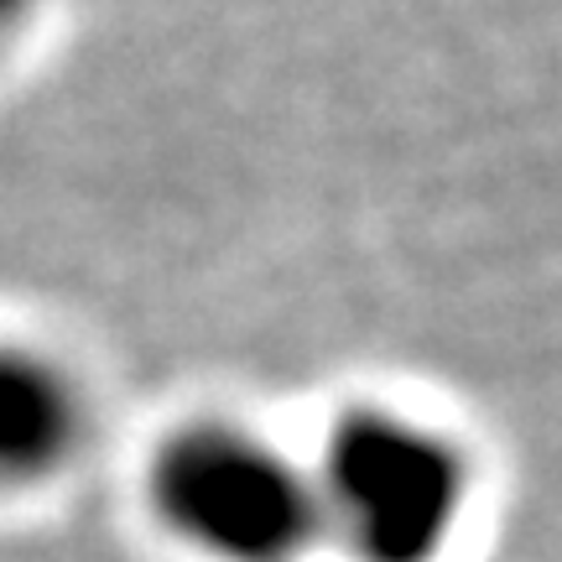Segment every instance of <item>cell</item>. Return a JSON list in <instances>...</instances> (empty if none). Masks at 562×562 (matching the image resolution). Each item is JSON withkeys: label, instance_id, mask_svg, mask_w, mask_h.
<instances>
[{"label": "cell", "instance_id": "3", "mask_svg": "<svg viewBox=\"0 0 562 562\" xmlns=\"http://www.w3.org/2000/svg\"><path fill=\"white\" fill-rule=\"evenodd\" d=\"M89 406L53 355L0 339V490H32L63 474L83 442Z\"/></svg>", "mask_w": 562, "mask_h": 562}, {"label": "cell", "instance_id": "2", "mask_svg": "<svg viewBox=\"0 0 562 562\" xmlns=\"http://www.w3.org/2000/svg\"><path fill=\"white\" fill-rule=\"evenodd\" d=\"M313 469L323 542L355 562H438L474 495L469 453L438 422L391 406H349L328 427Z\"/></svg>", "mask_w": 562, "mask_h": 562}, {"label": "cell", "instance_id": "4", "mask_svg": "<svg viewBox=\"0 0 562 562\" xmlns=\"http://www.w3.org/2000/svg\"><path fill=\"white\" fill-rule=\"evenodd\" d=\"M37 5L42 0H0V47H11V42L21 37V26L32 21Z\"/></svg>", "mask_w": 562, "mask_h": 562}, {"label": "cell", "instance_id": "1", "mask_svg": "<svg viewBox=\"0 0 562 562\" xmlns=\"http://www.w3.org/2000/svg\"><path fill=\"white\" fill-rule=\"evenodd\" d=\"M146 505L203 562H302L323 547L313 469L229 417L182 422L157 442Z\"/></svg>", "mask_w": 562, "mask_h": 562}]
</instances>
